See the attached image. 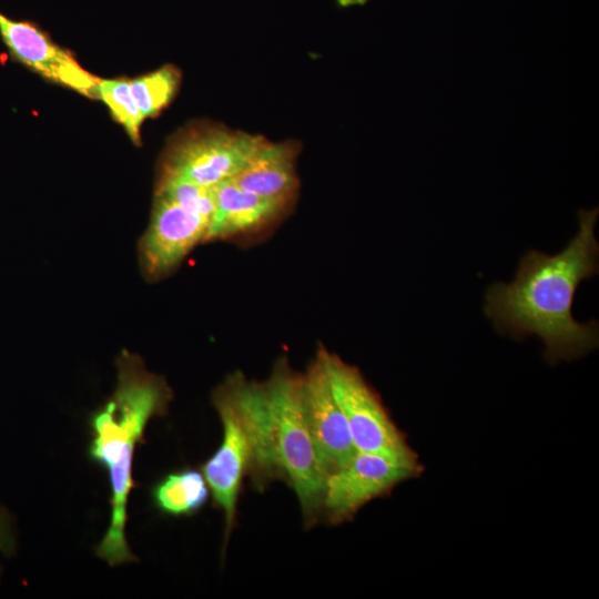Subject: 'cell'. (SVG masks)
I'll list each match as a JSON object with an SVG mask.
<instances>
[{"mask_svg": "<svg viewBox=\"0 0 599 599\" xmlns=\"http://www.w3.org/2000/svg\"><path fill=\"white\" fill-rule=\"evenodd\" d=\"M598 214V207L579 210L578 233L560 253L527 252L515 280L493 284L485 295L484 312L495 328L516 339L538 336L550 364L579 358L598 345L597 321L583 324L572 316L579 284L599 271Z\"/></svg>", "mask_w": 599, "mask_h": 599, "instance_id": "1", "label": "cell"}, {"mask_svg": "<svg viewBox=\"0 0 599 599\" xmlns=\"http://www.w3.org/2000/svg\"><path fill=\"white\" fill-rule=\"evenodd\" d=\"M115 364L116 387L90 416L88 447L90 459L106 470L110 481V524L95 554L111 567L138 560L125 537L133 456L149 422L164 415L172 399L165 379L149 372L139 355L123 351Z\"/></svg>", "mask_w": 599, "mask_h": 599, "instance_id": "2", "label": "cell"}, {"mask_svg": "<svg viewBox=\"0 0 599 599\" xmlns=\"http://www.w3.org/2000/svg\"><path fill=\"white\" fill-rule=\"evenodd\" d=\"M272 416V437L278 477L295 491L305 524L322 511L325 484L311 434L303 398L302 374L278 361L264 383Z\"/></svg>", "mask_w": 599, "mask_h": 599, "instance_id": "3", "label": "cell"}, {"mask_svg": "<svg viewBox=\"0 0 599 599\" xmlns=\"http://www.w3.org/2000/svg\"><path fill=\"white\" fill-rule=\"evenodd\" d=\"M334 396L346 418L357 451L384 455L409 465H420L405 435L396 427L378 394L361 370L323 347Z\"/></svg>", "mask_w": 599, "mask_h": 599, "instance_id": "4", "label": "cell"}, {"mask_svg": "<svg viewBox=\"0 0 599 599\" xmlns=\"http://www.w3.org/2000/svg\"><path fill=\"white\" fill-rule=\"evenodd\" d=\"M266 139L221 128L194 129L170 149L162 173L213 187L233 179Z\"/></svg>", "mask_w": 599, "mask_h": 599, "instance_id": "5", "label": "cell"}, {"mask_svg": "<svg viewBox=\"0 0 599 599\" xmlns=\"http://www.w3.org/2000/svg\"><path fill=\"white\" fill-rule=\"evenodd\" d=\"M422 465H409L376 453L356 451L339 470L325 479L322 510L332 524L352 518L372 499L419 476Z\"/></svg>", "mask_w": 599, "mask_h": 599, "instance_id": "6", "label": "cell"}, {"mask_svg": "<svg viewBox=\"0 0 599 599\" xmlns=\"http://www.w3.org/2000/svg\"><path fill=\"white\" fill-rule=\"evenodd\" d=\"M209 221L161 195H155L151 220L139 241L143 275L156 281L172 273L200 243L205 242Z\"/></svg>", "mask_w": 599, "mask_h": 599, "instance_id": "7", "label": "cell"}, {"mask_svg": "<svg viewBox=\"0 0 599 599\" xmlns=\"http://www.w3.org/2000/svg\"><path fill=\"white\" fill-rule=\"evenodd\" d=\"M304 413L319 468L325 476L343 468L357 451L327 376L323 347L302 374Z\"/></svg>", "mask_w": 599, "mask_h": 599, "instance_id": "8", "label": "cell"}, {"mask_svg": "<svg viewBox=\"0 0 599 599\" xmlns=\"http://www.w3.org/2000/svg\"><path fill=\"white\" fill-rule=\"evenodd\" d=\"M223 426L219 448L205 460L202 474L215 505L225 517V542L236 519V506L243 477L251 469L252 450L243 423L224 388L220 385L212 395Z\"/></svg>", "mask_w": 599, "mask_h": 599, "instance_id": "9", "label": "cell"}, {"mask_svg": "<svg viewBox=\"0 0 599 599\" xmlns=\"http://www.w3.org/2000/svg\"><path fill=\"white\" fill-rule=\"evenodd\" d=\"M0 35L12 57L23 65L48 80L98 98L99 79L85 71L35 24L13 20L0 11Z\"/></svg>", "mask_w": 599, "mask_h": 599, "instance_id": "10", "label": "cell"}, {"mask_svg": "<svg viewBox=\"0 0 599 599\" xmlns=\"http://www.w3.org/2000/svg\"><path fill=\"white\" fill-rule=\"evenodd\" d=\"M213 193L214 212L205 242L257 233L280 220L291 207L287 203L243 190L232 180L213 186Z\"/></svg>", "mask_w": 599, "mask_h": 599, "instance_id": "11", "label": "cell"}, {"mask_svg": "<svg viewBox=\"0 0 599 599\" xmlns=\"http://www.w3.org/2000/svg\"><path fill=\"white\" fill-rule=\"evenodd\" d=\"M298 150L294 141L272 143L266 140L231 180L243 190L291 205L300 187L295 165Z\"/></svg>", "mask_w": 599, "mask_h": 599, "instance_id": "12", "label": "cell"}, {"mask_svg": "<svg viewBox=\"0 0 599 599\" xmlns=\"http://www.w3.org/2000/svg\"><path fill=\"white\" fill-rule=\"evenodd\" d=\"M210 488L202 471L183 468L158 480L151 489L154 506L169 516H191L204 507Z\"/></svg>", "mask_w": 599, "mask_h": 599, "instance_id": "13", "label": "cell"}, {"mask_svg": "<svg viewBox=\"0 0 599 599\" xmlns=\"http://www.w3.org/2000/svg\"><path fill=\"white\" fill-rule=\"evenodd\" d=\"M180 83V73L172 65L130 81L132 97L143 118L156 115L173 99Z\"/></svg>", "mask_w": 599, "mask_h": 599, "instance_id": "14", "label": "cell"}, {"mask_svg": "<svg viewBox=\"0 0 599 599\" xmlns=\"http://www.w3.org/2000/svg\"><path fill=\"white\" fill-rule=\"evenodd\" d=\"M98 98L106 104L113 119L122 124L131 140L139 143L144 118L132 97L130 81L99 79Z\"/></svg>", "mask_w": 599, "mask_h": 599, "instance_id": "15", "label": "cell"}, {"mask_svg": "<svg viewBox=\"0 0 599 599\" xmlns=\"http://www.w3.org/2000/svg\"><path fill=\"white\" fill-rule=\"evenodd\" d=\"M155 195L165 196L211 222L214 212L213 187L196 184L177 175L161 173Z\"/></svg>", "mask_w": 599, "mask_h": 599, "instance_id": "16", "label": "cell"}]
</instances>
